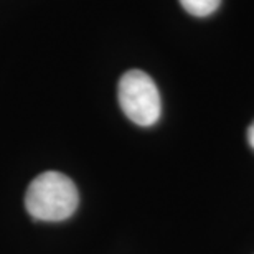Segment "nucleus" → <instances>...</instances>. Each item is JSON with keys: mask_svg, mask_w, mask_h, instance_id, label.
I'll list each match as a JSON object with an SVG mask.
<instances>
[{"mask_svg": "<svg viewBox=\"0 0 254 254\" xmlns=\"http://www.w3.org/2000/svg\"><path fill=\"white\" fill-rule=\"evenodd\" d=\"M78 189L60 172H43L35 177L25 193V206L38 221H63L76 211Z\"/></svg>", "mask_w": 254, "mask_h": 254, "instance_id": "nucleus-1", "label": "nucleus"}, {"mask_svg": "<svg viewBox=\"0 0 254 254\" xmlns=\"http://www.w3.org/2000/svg\"><path fill=\"white\" fill-rule=\"evenodd\" d=\"M119 104L132 123L142 127L154 126L160 118V93L154 79L140 69L123 74L118 88Z\"/></svg>", "mask_w": 254, "mask_h": 254, "instance_id": "nucleus-2", "label": "nucleus"}, {"mask_svg": "<svg viewBox=\"0 0 254 254\" xmlns=\"http://www.w3.org/2000/svg\"><path fill=\"white\" fill-rule=\"evenodd\" d=\"M182 7L195 17H206L220 7L221 0H180Z\"/></svg>", "mask_w": 254, "mask_h": 254, "instance_id": "nucleus-3", "label": "nucleus"}, {"mask_svg": "<svg viewBox=\"0 0 254 254\" xmlns=\"http://www.w3.org/2000/svg\"><path fill=\"white\" fill-rule=\"evenodd\" d=\"M248 142H250V145L254 149V123L250 126V129H248Z\"/></svg>", "mask_w": 254, "mask_h": 254, "instance_id": "nucleus-4", "label": "nucleus"}]
</instances>
